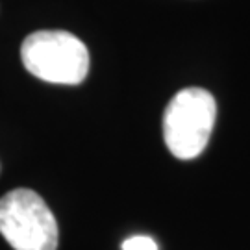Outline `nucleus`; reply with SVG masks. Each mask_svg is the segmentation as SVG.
Instances as JSON below:
<instances>
[{"label":"nucleus","instance_id":"obj_1","mask_svg":"<svg viewBox=\"0 0 250 250\" xmlns=\"http://www.w3.org/2000/svg\"><path fill=\"white\" fill-rule=\"evenodd\" d=\"M21 60L32 76L48 83L78 85L89 72L87 46L62 30L30 34L21 45Z\"/></svg>","mask_w":250,"mask_h":250},{"label":"nucleus","instance_id":"obj_2","mask_svg":"<svg viewBox=\"0 0 250 250\" xmlns=\"http://www.w3.org/2000/svg\"><path fill=\"white\" fill-rule=\"evenodd\" d=\"M217 119V102L209 91L188 87L176 93L163 113V139L178 160H193L208 146Z\"/></svg>","mask_w":250,"mask_h":250},{"label":"nucleus","instance_id":"obj_3","mask_svg":"<svg viewBox=\"0 0 250 250\" xmlns=\"http://www.w3.org/2000/svg\"><path fill=\"white\" fill-rule=\"evenodd\" d=\"M0 233L15 250H56L58 223L32 189H13L0 198Z\"/></svg>","mask_w":250,"mask_h":250},{"label":"nucleus","instance_id":"obj_4","mask_svg":"<svg viewBox=\"0 0 250 250\" xmlns=\"http://www.w3.org/2000/svg\"><path fill=\"white\" fill-rule=\"evenodd\" d=\"M123 250H158V245L148 235H134L123 243Z\"/></svg>","mask_w":250,"mask_h":250}]
</instances>
